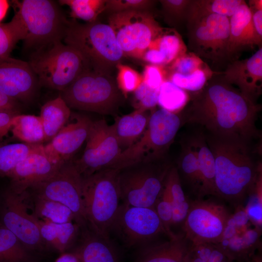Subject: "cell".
<instances>
[{
    "mask_svg": "<svg viewBox=\"0 0 262 262\" xmlns=\"http://www.w3.org/2000/svg\"><path fill=\"white\" fill-rule=\"evenodd\" d=\"M112 29L124 56L141 58L151 43L163 32L150 11H131L110 14Z\"/></svg>",
    "mask_w": 262,
    "mask_h": 262,
    "instance_id": "cell-10",
    "label": "cell"
},
{
    "mask_svg": "<svg viewBox=\"0 0 262 262\" xmlns=\"http://www.w3.org/2000/svg\"><path fill=\"white\" fill-rule=\"evenodd\" d=\"M182 123V117L178 114L162 108L152 111L142 136L121 151L111 168L119 170L136 163L167 158L169 148Z\"/></svg>",
    "mask_w": 262,
    "mask_h": 262,
    "instance_id": "cell-5",
    "label": "cell"
},
{
    "mask_svg": "<svg viewBox=\"0 0 262 262\" xmlns=\"http://www.w3.org/2000/svg\"><path fill=\"white\" fill-rule=\"evenodd\" d=\"M28 63L39 86L60 92L82 73L92 69L78 51L62 41L35 50Z\"/></svg>",
    "mask_w": 262,
    "mask_h": 262,
    "instance_id": "cell-6",
    "label": "cell"
},
{
    "mask_svg": "<svg viewBox=\"0 0 262 262\" xmlns=\"http://www.w3.org/2000/svg\"><path fill=\"white\" fill-rule=\"evenodd\" d=\"M157 49L165 57V65L172 63L186 53V47L177 32L169 30L162 33L149 46Z\"/></svg>",
    "mask_w": 262,
    "mask_h": 262,
    "instance_id": "cell-34",
    "label": "cell"
},
{
    "mask_svg": "<svg viewBox=\"0 0 262 262\" xmlns=\"http://www.w3.org/2000/svg\"><path fill=\"white\" fill-rule=\"evenodd\" d=\"M214 246V244L208 243L191 244V249L197 257L208 262Z\"/></svg>",
    "mask_w": 262,
    "mask_h": 262,
    "instance_id": "cell-49",
    "label": "cell"
},
{
    "mask_svg": "<svg viewBox=\"0 0 262 262\" xmlns=\"http://www.w3.org/2000/svg\"><path fill=\"white\" fill-rule=\"evenodd\" d=\"M0 262H33L31 252L11 231L0 225Z\"/></svg>",
    "mask_w": 262,
    "mask_h": 262,
    "instance_id": "cell-31",
    "label": "cell"
},
{
    "mask_svg": "<svg viewBox=\"0 0 262 262\" xmlns=\"http://www.w3.org/2000/svg\"><path fill=\"white\" fill-rule=\"evenodd\" d=\"M128 247L147 243L161 233L167 235L155 210L120 204L110 229Z\"/></svg>",
    "mask_w": 262,
    "mask_h": 262,
    "instance_id": "cell-15",
    "label": "cell"
},
{
    "mask_svg": "<svg viewBox=\"0 0 262 262\" xmlns=\"http://www.w3.org/2000/svg\"><path fill=\"white\" fill-rule=\"evenodd\" d=\"M38 86L28 62L10 56L0 57V91L27 102L33 99Z\"/></svg>",
    "mask_w": 262,
    "mask_h": 262,
    "instance_id": "cell-17",
    "label": "cell"
},
{
    "mask_svg": "<svg viewBox=\"0 0 262 262\" xmlns=\"http://www.w3.org/2000/svg\"><path fill=\"white\" fill-rule=\"evenodd\" d=\"M206 67L207 66L205 64L196 54L185 53L172 63L171 69L173 72L188 75L199 69Z\"/></svg>",
    "mask_w": 262,
    "mask_h": 262,
    "instance_id": "cell-45",
    "label": "cell"
},
{
    "mask_svg": "<svg viewBox=\"0 0 262 262\" xmlns=\"http://www.w3.org/2000/svg\"><path fill=\"white\" fill-rule=\"evenodd\" d=\"M244 2L242 0H192L188 14H215L229 18Z\"/></svg>",
    "mask_w": 262,
    "mask_h": 262,
    "instance_id": "cell-37",
    "label": "cell"
},
{
    "mask_svg": "<svg viewBox=\"0 0 262 262\" xmlns=\"http://www.w3.org/2000/svg\"><path fill=\"white\" fill-rule=\"evenodd\" d=\"M117 84L121 92L124 95L134 92L142 82V76L135 70L129 67L118 64Z\"/></svg>",
    "mask_w": 262,
    "mask_h": 262,
    "instance_id": "cell-43",
    "label": "cell"
},
{
    "mask_svg": "<svg viewBox=\"0 0 262 262\" xmlns=\"http://www.w3.org/2000/svg\"><path fill=\"white\" fill-rule=\"evenodd\" d=\"M212 75V71L206 67L188 75L172 72L169 81L185 91L198 92L211 78Z\"/></svg>",
    "mask_w": 262,
    "mask_h": 262,
    "instance_id": "cell-38",
    "label": "cell"
},
{
    "mask_svg": "<svg viewBox=\"0 0 262 262\" xmlns=\"http://www.w3.org/2000/svg\"><path fill=\"white\" fill-rule=\"evenodd\" d=\"M74 120L66 125L44 149L53 161L64 163L72 158L86 141L93 121L87 116L74 115Z\"/></svg>",
    "mask_w": 262,
    "mask_h": 262,
    "instance_id": "cell-19",
    "label": "cell"
},
{
    "mask_svg": "<svg viewBox=\"0 0 262 262\" xmlns=\"http://www.w3.org/2000/svg\"><path fill=\"white\" fill-rule=\"evenodd\" d=\"M27 191L19 194L9 188L0 197V225L11 231L30 252L46 245L40 233L38 221L29 213L26 203Z\"/></svg>",
    "mask_w": 262,
    "mask_h": 262,
    "instance_id": "cell-14",
    "label": "cell"
},
{
    "mask_svg": "<svg viewBox=\"0 0 262 262\" xmlns=\"http://www.w3.org/2000/svg\"><path fill=\"white\" fill-rule=\"evenodd\" d=\"M186 91L169 81H164L160 87L158 104L161 108L178 114L188 100Z\"/></svg>",
    "mask_w": 262,
    "mask_h": 262,
    "instance_id": "cell-36",
    "label": "cell"
},
{
    "mask_svg": "<svg viewBox=\"0 0 262 262\" xmlns=\"http://www.w3.org/2000/svg\"><path fill=\"white\" fill-rule=\"evenodd\" d=\"M29 195L32 197L33 205L32 214L37 219L56 224L75 222L73 213L65 205L57 201Z\"/></svg>",
    "mask_w": 262,
    "mask_h": 262,
    "instance_id": "cell-29",
    "label": "cell"
},
{
    "mask_svg": "<svg viewBox=\"0 0 262 262\" xmlns=\"http://www.w3.org/2000/svg\"><path fill=\"white\" fill-rule=\"evenodd\" d=\"M150 115L147 111L136 109L131 113L115 118L111 126L122 151L142 136L147 128Z\"/></svg>",
    "mask_w": 262,
    "mask_h": 262,
    "instance_id": "cell-25",
    "label": "cell"
},
{
    "mask_svg": "<svg viewBox=\"0 0 262 262\" xmlns=\"http://www.w3.org/2000/svg\"><path fill=\"white\" fill-rule=\"evenodd\" d=\"M164 187L167 192L172 204V224L184 222L190 204L182 190L180 176L176 166L172 165L169 170Z\"/></svg>",
    "mask_w": 262,
    "mask_h": 262,
    "instance_id": "cell-28",
    "label": "cell"
},
{
    "mask_svg": "<svg viewBox=\"0 0 262 262\" xmlns=\"http://www.w3.org/2000/svg\"><path fill=\"white\" fill-rule=\"evenodd\" d=\"M55 262H80L78 258L72 253H64Z\"/></svg>",
    "mask_w": 262,
    "mask_h": 262,
    "instance_id": "cell-54",
    "label": "cell"
},
{
    "mask_svg": "<svg viewBox=\"0 0 262 262\" xmlns=\"http://www.w3.org/2000/svg\"><path fill=\"white\" fill-rule=\"evenodd\" d=\"M82 157L73 161L82 178L111 168L122 151L111 125L104 119L93 121Z\"/></svg>",
    "mask_w": 262,
    "mask_h": 262,
    "instance_id": "cell-16",
    "label": "cell"
},
{
    "mask_svg": "<svg viewBox=\"0 0 262 262\" xmlns=\"http://www.w3.org/2000/svg\"><path fill=\"white\" fill-rule=\"evenodd\" d=\"M261 107L221 78H211L194 95L183 123L203 127L209 135L250 143L261 138L256 126Z\"/></svg>",
    "mask_w": 262,
    "mask_h": 262,
    "instance_id": "cell-1",
    "label": "cell"
},
{
    "mask_svg": "<svg viewBox=\"0 0 262 262\" xmlns=\"http://www.w3.org/2000/svg\"><path fill=\"white\" fill-rule=\"evenodd\" d=\"M142 80L146 84L153 89H160L164 81L163 73L159 67L151 64L146 66Z\"/></svg>",
    "mask_w": 262,
    "mask_h": 262,
    "instance_id": "cell-47",
    "label": "cell"
},
{
    "mask_svg": "<svg viewBox=\"0 0 262 262\" xmlns=\"http://www.w3.org/2000/svg\"><path fill=\"white\" fill-rule=\"evenodd\" d=\"M232 261L227 258V257L221 262H232Z\"/></svg>",
    "mask_w": 262,
    "mask_h": 262,
    "instance_id": "cell-59",
    "label": "cell"
},
{
    "mask_svg": "<svg viewBox=\"0 0 262 262\" xmlns=\"http://www.w3.org/2000/svg\"><path fill=\"white\" fill-rule=\"evenodd\" d=\"M63 40L78 51L92 69L100 72L111 74L124 56L111 27L98 21H69Z\"/></svg>",
    "mask_w": 262,
    "mask_h": 262,
    "instance_id": "cell-3",
    "label": "cell"
},
{
    "mask_svg": "<svg viewBox=\"0 0 262 262\" xmlns=\"http://www.w3.org/2000/svg\"><path fill=\"white\" fill-rule=\"evenodd\" d=\"M0 111L17 113V100L0 91Z\"/></svg>",
    "mask_w": 262,
    "mask_h": 262,
    "instance_id": "cell-51",
    "label": "cell"
},
{
    "mask_svg": "<svg viewBox=\"0 0 262 262\" xmlns=\"http://www.w3.org/2000/svg\"><path fill=\"white\" fill-rule=\"evenodd\" d=\"M38 145L20 143L0 146V176L8 177L17 164Z\"/></svg>",
    "mask_w": 262,
    "mask_h": 262,
    "instance_id": "cell-33",
    "label": "cell"
},
{
    "mask_svg": "<svg viewBox=\"0 0 262 262\" xmlns=\"http://www.w3.org/2000/svg\"><path fill=\"white\" fill-rule=\"evenodd\" d=\"M188 139L196 152L198 164L200 186L198 199L208 195L216 196L214 159L205 134L200 132Z\"/></svg>",
    "mask_w": 262,
    "mask_h": 262,
    "instance_id": "cell-23",
    "label": "cell"
},
{
    "mask_svg": "<svg viewBox=\"0 0 262 262\" xmlns=\"http://www.w3.org/2000/svg\"><path fill=\"white\" fill-rule=\"evenodd\" d=\"M59 5L50 0L16 2L15 15L23 28L26 48L36 50L63 40L69 21Z\"/></svg>",
    "mask_w": 262,
    "mask_h": 262,
    "instance_id": "cell-8",
    "label": "cell"
},
{
    "mask_svg": "<svg viewBox=\"0 0 262 262\" xmlns=\"http://www.w3.org/2000/svg\"><path fill=\"white\" fill-rule=\"evenodd\" d=\"M37 221L41 237L46 245L64 253L76 244L81 228L75 222L56 224Z\"/></svg>",
    "mask_w": 262,
    "mask_h": 262,
    "instance_id": "cell-26",
    "label": "cell"
},
{
    "mask_svg": "<svg viewBox=\"0 0 262 262\" xmlns=\"http://www.w3.org/2000/svg\"><path fill=\"white\" fill-rule=\"evenodd\" d=\"M69 108L114 115L123 94L111 74L89 69L60 93Z\"/></svg>",
    "mask_w": 262,
    "mask_h": 262,
    "instance_id": "cell-7",
    "label": "cell"
},
{
    "mask_svg": "<svg viewBox=\"0 0 262 262\" xmlns=\"http://www.w3.org/2000/svg\"><path fill=\"white\" fill-rule=\"evenodd\" d=\"M23 38L22 29L15 16L8 23H0V57L9 56L16 43Z\"/></svg>",
    "mask_w": 262,
    "mask_h": 262,
    "instance_id": "cell-39",
    "label": "cell"
},
{
    "mask_svg": "<svg viewBox=\"0 0 262 262\" xmlns=\"http://www.w3.org/2000/svg\"><path fill=\"white\" fill-rule=\"evenodd\" d=\"M154 209L164 227L167 235L169 238L174 237L176 234L172 232L170 228L172 225V204L169 196L164 188L154 206Z\"/></svg>",
    "mask_w": 262,
    "mask_h": 262,
    "instance_id": "cell-46",
    "label": "cell"
},
{
    "mask_svg": "<svg viewBox=\"0 0 262 262\" xmlns=\"http://www.w3.org/2000/svg\"><path fill=\"white\" fill-rule=\"evenodd\" d=\"M151 65H165V57L159 50L149 46L143 53L142 58Z\"/></svg>",
    "mask_w": 262,
    "mask_h": 262,
    "instance_id": "cell-48",
    "label": "cell"
},
{
    "mask_svg": "<svg viewBox=\"0 0 262 262\" xmlns=\"http://www.w3.org/2000/svg\"><path fill=\"white\" fill-rule=\"evenodd\" d=\"M250 8L262 10V0H253L249 1Z\"/></svg>",
    "mask_w": 262,
    "mask_h": 262,
    "instance_id": "cell-57",
    "label": "cell"
},
{
    "mask_svg": "<svg viewBox=\"0 0 262 262\" xmlns=\"http://www.w3.org/2000/svg\"><path fill=\"white\" fill-rule=\"evenodd\" d=\"M224 80L237 87L244 95L256 102L262 85V48L250 57L229 64L225 71Z\"/></svg>",
    "mask_w": 262,
    "mask_h": 262,
    "instance_id": "cell-20",
    "label": "cell"
},
{
    "mask_svg": "<svg viewBox=\"0 0 262 262\" xmlns=\"http://www.w3.org/2000/svg\"><path fill=\"white\" fill-rule=\"evenodd\" d=\"M71 116L70 108L61 94L45 103L41 108L40 115L45 141L50 142L68 122Z\"/></svg>",
    "mask_w": 262,
    "mask_h": 262,
    "instance_id": "cell-27",
    "label": "cell"
},
{
    "mask_svg": "<svg viewBox=\"0 0 262 262\" xmlns=\"http://www.w3.org/2000/svg\"><path fill=\"white\" fill-rule=\"evenodd\" d=\"M226 257L223 251L215 244L208 262H221Z\"/></svg>",
    "mask_w": 262,
    "mask_h": 262,
    "instance_id": "cell-53",
    "label": "cell"
},
{
    "mask_svg": "<svg viewBox=\"0 0 262 262\" xmlns=\"http://www.w3.org/2000/svg\"><path fill=\"white\" fill-rule=\"evenodd\" d=\"M189 46L196 54L213 61L228 57L229 18L209 13H190L186 18Z\"/></svg>",
    "mask_w": 262,
    "mask_h": 262,
    "instance_id": "cell-12",
    "label": "cell"
},
{
    "mask_svg": "<svg viewBox=\"0 0 262 262\" xmlns=\"http://www.w3.org/2000/svg\"><path fill=\"white\" fill-rule=\"evenodd\" d=\"M253 25L251 12L245 1L229 17L228 57L242 49L261 44Z\"/></svg>",
    "mask_w": 262,
    "mask_h": 262,
    "instance_id": "cell-22",
    "label": "cell"
},
{
    "mask_svg": "<svg viewBox=\"0 0 262 262\" xmlns=\"http://www.w3.org/2000/svg\"><path fill=\"white\" fill-rule=\"evenodd\" d=\"M191 0H161L162 14L165 22L177 26L186 21Z\"/></svg>",
    "mask_w": 262,
    "mask_h": 262,
    "instance_id": "cell-40",
    "label": "cell"
},
{
    "mask_svg": "<svg viewBox=\"0 0 262 262\" xmlns=\"http://www.w3.org/2000/svg\"><path fill=\"white\" fill-rule=\"evenodd\" d=\"M17 113L0 111V140L11 130L13 118Z\"/></svg>",
    "mask_w": 262,
    "mask_h": 262,
    "instance_id": "cell-50",
    "label": "cell"
},
{
    "mask_svg": "<svg viewBox=\"0 0 262 262\" xmlns=\"http://www.w3.org/2000/svg\"><path fill=\"white\" fill-rule=\"evenodd\" d=\"M9 4L7 0H0V22L4 18Z\"/></svg>",
    "mask_w": 262,
    "mask_h": 262,
    "instance_id": "cell-55",
    "label": "cell"
},
{
    "mask_svg": "<svg viewBox=\"0 0 262 262\" xmlns=\"http://www.w3.org/2000/svg\"><path fill=\"white\" fill-rule=\"evenodd\" d=\"M155 1L151 0H106L104 11L110 14L131 11H150Z\"/></svg>",
    "mask_w": 262,
    "mask_h": 262,
    "instance_id": "cell-42",
    "label": "cell"
},
{
    "mask_svg": "<svg viewBox=\"0 0 262 262\" xmlns=\"http://www.w3.org/2000/svg\"><path fill=\"white\" fill-rule=\"evenodd\" d=\"M188 262H206V261L202 260L199 257H197L191 249V246L190 251L189 253Z\"/></svg>",
    "mask_w": 262,
    "mask_h": 262,
    "instance_id": "cell-56",
    "label": "cell"
},
{
    "mask_svg": "<svg viewBox=\"0 0 262 262\" xmlns=\"http://www.w3.org/2000/svg\"><path fill=\"white\" fill-rule=\"evenodd\" d=\"M171 166L166 158L140 162L119 170L118 184L122 203L154 208Z\"/></svg>",
    "mask_w": 262,
    "mask_h": 262,
    "instance_id": "cell-9",
    "label": "cell"
},
{
    "mask_svg": "<svg viewBox=\"0 0 262 262\" xmlns=\"http://www.w3.org/2000/svg\"><path fill=\"white\" fill-rule=\"evenodd\" d=\"M64 163L50 159L44 151V146L39 144L8 177L10 179L9 188L17 194L23 193L50 177Z\"/></svg>",
    "mask_w": 262,
    "mask_h": 262,
    "instance_id": "cell-18",
    "label": "cell"
},
{
    "mask_svg": "<svg viewBox=\"0 0 262 262\" xmlns=\"http://www.w3.org/2000/svg\"><path fill=\"white\" fill-rule=\"evenodd\" d=\"M185 236L177 235L168 241L148 246L140 253L136 262H188L190 246Z\"/></svg>",
    "mask_w": 262,
    "mask_h": 262,
    "instance_id": "cell-24",
    "label": "cell"
},
{
    "mask_svg": "<svg viewBox=\"0 0 262 262\" xmlns=\"http://www.w3.org/2000/svg\"><path fill=\"white\" fill-rule=\"evenodd\" d=\"M181 146V152L177 167L179 173L181 174L194 194L198 196L200 182L196 153L188 139L186 142H182Z\"/></svg>",
    "mask_w": 262,
    "mask_h": 262,
    "instance_id": "cell-32",
    "label": "cell"
},
{
    "mask_svg": "<svg viewBox=\"0 0 262 262\" xmlns=\"http://www.w3.org/2000/svg\"><path fill=\"white\" fill-rule=\"evenodd\" d=\"M262 173L260 172L259 174L255 183L249 191L252 195L245 210L249 219L259 227L262 226Z\"/></svg>",
    "mask_w": 262,
    "mask_h": 262,
    "instance_id": "cell-41",
    "label": "cell"
},
{
    "mask_svg": "<svg viewBox=\"0 0 262 262\" xmlns=\"http://www.w3.org/2000/svg\"><path fill=\"white\" fill-rule=\"evenodd\" d=\"M251 258L248 262H262V258L260 256H255Z\"/></svg>",
    "mask_w": 262,
    "mask_h": 262,
    "instance_id": "cell-58",
    "label": "cell"
},
{
    "mask_svg": "<svg viewBox=\"0 0 262 262\" xmlns=\"http://www.w3.org/2000/svg\"><path fill=\"white\" fill-rule=\"evenodd\" d=\"M72 253L80 262H119L115 248L110 239L95 233L88 227L81 228Z\"/></svg>",
    "mask_w": 262,
    "mask_h": 262,
    "instance_id": "cell-21",
    "label": "cell"
},
{
    "mask_svg": "<svg viewBox=\"0 0 262 262\" xmlns=\"http://www.w3.org/2000/svg\"><path fill=\"white\" fill-rule=\"evenodd\" d=\"M59 4L67 6L73 18L93 23L104 11L106 0H60Z\"/></svg>",
    "mask_w": 262,
    "mask_h": 262,
    "instance_id": "cell-35",
    "label": "cell"
},
{
    "mask_svg": "<svg viewBox=\"0 0 262 262\" xmlns=\"http://www.w3.org/2000/svg\"><path fill=\"white\" fill-rule=\"evenodd\" d=\"M119 172L105 169L82 178V195L87 226L107 239L120 205Z\"/></svg>",
    "mask_w": 262,
    "mask_h": 262,
    "instance_id": "cell-4",
    "label": "cell"
},
{
    "mask_svg": "<svg viewBox=\"0 0 262 262\" xmlns=\"http://www.w3.org/2000/svg\"><path fill=\"white\" fill-rule=\"evenodd\" d=\"M11 131L15 137L30 144L45 141V134L40 117L34 115H16Z\"/></svg>",
    "mask_w": 262,
    "mask_h": 262,
    "instance_id": "cell-30",
    "label": "cell"
},
{
    "mask_svg": "<svg viewBox=\"0 0 262 262\" xmlns=\"http://www.w3.org/2000/svg\"><path fill=\"white\" fill-rule=\"evenodd\" d=\"M159 89H153L143 81L134 92V104L136 109L145 111L154 108L158 104Z\"/></svg>",
    "mask_w": 262,
    "mask_h": 262,
    "instance_id": "cell-44",
    "label": "cell"
},
{
    "mask_svg": "<svg viewBox=\"0 0 262 262\" xmlns=\"http://www.w3.org/2000/svg\"><path fill=\"white\" fill-rule=\"evenodd\" d=\"M82 177L73 160L64 163L52 175L28 190L32 196L58 202L73 213L81 228L87 227L82 195ZM27 190V191H28Z\"/></svg>",
    "mask_w": 262,
    "mask_h": 262,
    "instance_id": "cell-11",
    "label": "cell"
},
{
    "mask_svg": "<svg viewBox=\"0 0 262 262\" xmlns=\"http://www.w3.org/2000/svg\"><path fill=\"white\" fill-rule=\"evenodd\" d=\"M183 229L192 244L221 242L231 215L223 205L198 199L189 203Z\"/></svg>",
    "mask_w": 262,
    "mask_h": 262,
    "instance_id": "cell-13",
    "label": "cell"
},
{
    "mask_svg": "<svg viewBox=\"0 0 262 262\" xmlns=\"http://www.w3.org/2000/svg\"><path fill=\"white\" fill-rule=\"evenodd\" d=\"M255 32L260 40L262 39V10L250 8Z\"/></svg>",
    "mask_w": 262,
    "mask_h": 262,
    "instance_id": "cell-52",
    "label": "cell"
},
{
    "mask_svg": "<svg viewBox=\"0 0 262 262\" xmlns=\"http://www.w3.org/2000/svg\"><path fill=\"white\" fill-rule=\"evenodd\" d=\"M214 157L216 196L239 203L248 193L262 170L250 143L205 135Z\"/></svg>",
    "mask_w": 262,
    "mask_h": 262,
    "instance_id": "cell-2",
    "label": "cell"
}]
</instances>
